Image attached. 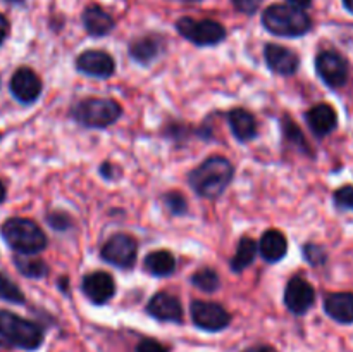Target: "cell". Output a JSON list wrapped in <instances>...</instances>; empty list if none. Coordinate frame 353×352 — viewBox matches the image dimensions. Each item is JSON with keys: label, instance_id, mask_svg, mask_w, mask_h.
I'll use <instances>...</instances> for the list:
<instances>
[{"label": "cell", "instance_id": "6da1fadb", "mask_svg": "<svg viewBox=\"0 0 353 352\" xmlns=\"http://www.w3.org/2000/svg\"><path fill=\"white\" fill-rule=\"evenodd\" d=\"M234 168L223 155H212L205 159L193 171H190L188 183L196 195L205 199H217L224 193L231 182H233Z\"/></svg>", "mask_w": 353, "mask_h": 352}, {"label": "cell", "instance_id": "7a4b0ae2", "mask_svg": "<svg viewBox=\"0 0 353 352\" xmlns=\"http://www.w3.org/2000/svg\"><path fill=\"white\" fill-rule=\"evenodd\" d=\"M262 24L269 33L286 38L303 37L312 28L309 14L300 7L288 6V3H276L268 7L262 14Z\"/></svg>", "mask_w": 353, "mask_h": 352}, {"label": "cell", "instance_id": "3957f363", "mask_svg": "<svg viewBox=\"0 0 353 352\" xmlns=\"http://www.w3.org/2000/svg\"><path fill=\"white\" fill-rule=\"evenodd\" d=\"M43 342V331L37 323L9 311L0 309V347L34 351Z\"/></svg>", "mask_w": 353, "mask_h": 352}, {"label": "cell", "instance_id": "277c9868", "mask_svg": "<svg viewBox=\"0 0 353 352\" xmlns=\"http://www.w3.org/2000/svg\"><path fill=\"white\" fill-rule=\"evenodd\" d=\"M2 237L12 251L21 255L38 254L47 247V237L34 221L26 217H10L3 223Z\"/></svg>", "mask_w": 353, "mask_h": 352}, {"label": "cell", "instance_id": "5b68a950", "mask_svg": "<svg viewBox=\"0 0 353 352\" xmlns=\"http://www.w3.org/2000/svg\"><path fill=\"white\" fill-rule=\"evenodd\" d=\"M123 114L119 104L112 99H85L76 104L72 109V117L86 128H107L112 126Z\"/></svg>", "mask_w": 353, "mask_h": 352}, {"label": "cell", "instance_id": "8992f818", "mask_svg": "<svg viewBox=\"0 0 353 352\" xmlns=\"http://www.w3.org/2000/svg\"><path fill=\"white\" fill-rule=\"evenodd\" d=\"M176 30L186 40H190L195 45H200V47L217 45L226 38V30H224L223 24L212 19L196 21L193 17H181L176 23Z\"/></svg>", "mask_w": 353, "mask_h": 352}, {"label": "cell", "instance_id": "52a82bcc", "mask_svg": "<svg viewBox=\"0 0 353 352\" xmlns=\"http://www.w3.org/2000/svg\"><path fill=\"white\" fill-rule=\"evenodd\" d=\"M138 244L131 235L116 233L102 247V259L121 269H130L137 261Z\"/></svg>", "mask_w": 353, "mask_h": 352}, {"label": "cell", "instance_id": "ba28073f", "mask_svg": "<svg viewBox=\"0 0 353 352\" xmlns=\"http://www.w3.org/2000/svg\"><path fill=\"white\" fill-rule=\"evenodd\" d=\"M316 71L319 78L331 88H340L347 83L348 62L338 52H321L316 57Z\"/></svg>", "mask_w": 353, "mask_h": 352}, {"label": "cell", "instance_id": "9c48e42d", "mask_svg": "<svg viewBox=\"0 0 353 352\" xmlns=\"http://www.w3.org/2000/svg\"><path fill=\"white\" fill-rule=\"evenodd\" d=\"M192 320L200 330L205 331H221L231 323L230 313L223 306L205 300H193Z\"/></svg>", "mask_w": 353, "mask_h": 352}, {"label": "cell", "instance_id": "30bf717a", "mask_svg": "<svg viewBox=\"0 0 353 352\" xmlns=\"http://www.w3.org/2000/svg\"><path fill=\"white\" fill-rule=\"evenodd\" d=\"M76 69L90 78L107 79L114 75L116 62L112 55L103 50H86L76 59Z\"/></svg>", "mask_w": 353, "mask_h": 352}, {"label": "cell", "instance_id": "8fae6325", "mask_svg": "<svg viewBox=\"0 0 353 352\" xmlns=\"http://www.w3.org/2000/svg\"><path fill=\"white\" fill-rule=\"evenodd\" d=\"M316 302V290L307 280L295 276L285 289V304L293 314H305Z\"/></svg>", "mask_w": 353, "mask_h": 352}, {"label": "cell", "instance_id": "7c38bea8", "mask_svg": "<svg viewBox=\"0 0 353 352\" xmlns=\"http://www.w3.org/2000/svg\"><path fill=\"white\" fill-rule=\"evenodd\" d=\"M10 92L24 106L37 102L41 93V79L30 68H19L10 79Z\"/></svg>", "mask_w": 353, "mask_h": 352}, {"label": "cell", "instance_id": "4fadbf2b", "mask_svg": "<svg viewBox=\"0 0 353 352\" xmlns=\"http://www.w3.org/2000/svg\"><path fill=\"white\" fill-rule=\"evenodd\" d=\"M83 292L97 306L107 304L116 293L114 278L105 271H93L83 278Z\"/></svg>", "mask_w": 353, "mask_h": 352}, {"label": "cell", "instance_id": "5bb4252c", "mask_svg": "<svg viewBox=\"0 0 353 352\" xmlns=\"http://www.w3.org/2000/svg\"><path fill=\"white\" fill-rule=\"evenodd\" d=\"M265 62L272 72L281 76L295 75L300 66V59L295 52L276 43L265 47Z\"/></svg>", "mask_w": 353, "mask_h": 352}, {"label": "cell", "instance_id": "9a60e30c", "mask_svg": "<svg viewBox=\"0 0 353 352\" xmlns=\"http://www.w3.org/2000/svg\"><path fill=\"white\" fill-rule=\"evenodd\" d=\"M147 313L159 321H168V323H181L183 307L181 302L171 293L161 292L150 299L147 306Z\"/></svg>", "mask_w": 353, "mask_h": 352}, {"label": "cell", "instance_id": "2e32d148", "mask_svg": "<svg viewBox=\"0 0 353 352\" xmlns=\"http://www.w3.org/2000/svg\"><path fill=\"white\" fill-rule=\"evenodd\" d=\"M307 123H309L310 130L317 137H327L331 131H334L338 124L336 110L330 106V104H317L314 106L309 113L305 114Z\"/></svg>", "mask_w": 353, "mask_h": 352}, {"label": "cell", "instance_id": "e0dca14e", "mask_svg": "<svg viewBox=\"0 0 353 352\" xmlns=\"http://www.w3.org/2000/svg\"><path fill=\"white\" fill-rule=\"evenodd\" d=\"M324 311L334 321L343 324L353 323V293L340 292L331 293L324 300Z\"/></svg>", "mask_w": 353, "mask_h": 352}, {"label": "cell", "instance_id": "ac0fdd59", "mask_svg": "<svg viewBox=\"0 0 353 352\" xmlns=\"http://www.w3.org/2000/svg\"><path fill=\"white\" fill-rule=\"evenodd\" d=\"M83 24L92 37H105L114 30L112 16L99 6L86 7L83 12Z\"/></svg>", "mask_w": 353, "mask_h": 352}, {"label": "cell", "instance_id": "d6986e66", "mask_svg": "<svg viewBox=\"0 0 353 352\" xmlns=\"http://www.w3.org/2000/svg\"><path fill=\"white\" fill-rule=\"evenodd\" d=\"M259 252L268 262H278L288 252V242L279 230H268L259 242Z\"/></svg>", "mask_w": 353, "mask_h": 352}, {"label": "cell", "instance_id": "ffe728a7", "mask_svg": "<svg viewBox=\"0 0 353 352\" xmlns=\"http://www.w3.org/2000/svg\"><path fill=\"white\" fill-rule=\"evenodd\" d=\"M228 121H230L231 131L240 141L254 140L257 137V123L248 110L240 109V107L233 109L228 114Z\"/></svg>", "mask_w": 353, "mask_h": 352}, {"label": "cell", "instance_id": "44dd1931", "mask_svg": "<svg viewBox=\"0 0 353 352\" xmlns=\"http://www.w3.org/2000/svg\"><path fill=\"white\" fill-rule=\"evenodd\" d=\"M159 54H161V43L152 37H141L138 40L131 41L130 45L131 59L141 66L150 64L152 61H155Z\"/></svg>", "mask_w": 353, "mask_h": 352}, {"label": "cell", "instance_id": "7402d4cb", "mask_svg": "<svg viewBox=\"0 0 353 352\" xmlns=\"http://www.w3.org/2000/svg\"><path fill=\"white\" fill-rule=\"evenodd\" d=\"M176 268V259L168 251H155L145 257V269L154 276H169Z\"/></svg>", "mask_w": 353, "mask_h": 352}, {"label": "cell", "instance_id": "603a6c76", "mask_svg": "<svg viewBox=\"0 0 353 352\" xmlns=\"http://www.w3.org/2000/svg\"><path fill=\"white\" fill-rule=\"evenodd\" d=\"M257 251H259L257 242L252 240L250 237L241 238L240 244H238L236 252H234L233 259H231V262H230L231 269H233L234 273L243 271L245 268H248V266L254 262L255 255H257Z\"/></svg>", "mask_w": 353, "mask_h": 352}, {"label": "cell", "instance_id": "cb8c5ba5", "mask_svg": "<svg viewBox=\"0 0 353 352\" xmlns=\"http://www.w3.org/2000/svg\"><path fill=\"white\" fill-rule=\"evenodd\" d=\"M14 264L19 269L21 275L28 276V278H43L48 273V266L41 259H33L28 255H16Z\"/></svg>", "mask_w": 353, "mask_h": 352}, {"label": "cell", "instance_id": "d4e9b609", "mask_svg": "<svg viewBox=\"0 0 353 352\" xmlns=\"http://www.w3.org/2000/svg\"><path fill=\"white\" fill-rule=\"evenodd\" d=\"M190 282H192V285L196 286L199 290H203V292H209V293L216 292L221 285L219 275H217L212 268L199 269V271L192 276Z\"/></svg>", "mask_w": 353, "mask_h": 352}, {"label": "cell", "instance_id": "484cf974", "mask_svg": "<svg viewBox=\"0 0 353 352\" xmlns=\"http://www.w3.org/2000/svg\"><path fill=\"white\" fill-rule=\"evenodd\" d=\"M0 299L12 304H23L26 300L24 299V293L19 290V286L12 280L7 278L3 273H0Z\"/></svg>", "mask_w": 353, "mask_h": 352}, {"label": "cell", "instance_id": "4316f807", "mask_svg": "<svg viewBox=\"0 0 353 352\" xmlns=\"http://www.w3.org/2000/svg\"><path fill=\"white\" fill-rule=\"evenodd\" d=\"M281 126H283V135H285L286 140L292 141V144H295L296 147H300L302 150L309 152V144H307L305 137H303V133L300 131V128L296 126V124L293 123L290 117H285V119L281 121Z\"/></svg>", "mask_w": 353, "mask_h": 352}, {"label": "cell", "instance_id": "83f0119b", "mask_svg": "<svg viewBox=\"0 0 353 352\" xmlns=\"http://www.w3.org/2000/svg\"><path fill=\"white\" fill-rule=\"evenodd\" d=\"M162 200H164L165 207L171 211L172 216H183L188 211V206H186V199L179 192H168L162 195Z\"/></svg>", "mask_w": 353, "mask_h": 352}, {"label": "cell", "instance_id": "f1b7e54d", "mask_svg": "<svg viewBox=\"0 0 353 352\" xmlns=\"http://www.w3.org/2000/svg\"><path fill=\"white\" fill-rule=\"evenodd\" d=\"M47 223L48 226L54 228L55 231H65L72 226L71 217H69L65 213H59V211H54V213L48 214Z\"/></svg>", "mask_w": 353, "mask_h": 352}, {"label": "cell", "instance_id": "f546056e", "mask_svg": "<svg viewBox=\"0 0 353 352\" xmlns=\"http://www.w3.org/2000/svg\"><path fill=\"white\" fill-rule=\"evenodd\" d=\"M303 255H305L307 261L314 266L326 262V252L323 251V247H319V245L316 244H307L305 247H303Z\"/></svg>", "mask_w": 353, "mask_h": 352}, {"label": "cell", "instance_id": "4dcf8cb0", "mask_svg": "<svg viewBox=\"0 0 353 352\" xmlns=\"http://www.w3.org/2000/svg\"><path fill=\"white\" fill-rule=\"evenodd\" d=\"M334 202L341 209L353 211V186H341L334 192Z\"/></svg>", "mask_w": 353, "mask_h": 352}, {"label": "cell", "instance_id": "1f68e13d", "mask_svg": "<svg viewBox=\"0 0 353 352\" xmlns=\"http://www.w3.org/2000/svg\"><path fill=\"white\" fill-rule=\"evenodd\" d=\"M231 2H233V6L236 7L240 12L255 14L259 10V7H261L262 0H231Z\"/></svg>", "mask_w": 353, "mask_h": 352}, {"label": "cell", "instance_id": "d6a6232c", "mask_svg": "<svg viewBox=\"0 0 353 352\" xmlns=\"http://www.w3.org/2000/svg\"><path fill=\"white\" fill-rule=\"evenodd\" d=\"M137 352H168V349L162 344H159L157 340H150V338H148V340H141L140 344H138Z\"/></svg>", "mask_w": 353, "mask_h": 352}, {"label": "cell", "instance_id": "836d02e7", "mask_svg": "<svg viewBox=\"0 0 353 352\" xmlns=\"http://www.w3.org/2000/svg\"><path fill=\"white\" fill-rule=\"evenodd\" d=\"M7 33H9V21L0 14V45H2V41L6 40Z\"/></svg>", "mask_w": 353, "mask_h": 352}, {"label": "cell", "instance_id": "e575fe53", "mask_svg": "<svg viewBox=\"0 0 353 352\" xmlns=\"http://www.w3.org/2000/svg\"><path fill=\"white\" fill-rule=\"evenodd\" d=\"M100 171H102L103 178H112V164L110 162H103L102 168H100Z\"/></svg>", "mask_w": 353, "mask_h": 352}, {"label": "cell", "instance_id": "d590c367", "mask_svg": "<svg viewBox=\"0 0 353 352\" xmlns=\"http://www.w3.org/2000/svg\"><path fill=\"white\" fill-rule=\"evenodd\" d=\"M243 352H274V349L269 347V345H255V347L247 349Z\"/></svg>", "mask_w": 353, "mask_h": 352}, {"label": "cell", "instance_id": "8d00e7d4", "mask_svg": "<svg viewBox=\"0 0 353 352\" xmlns=\"http://www.w3.org/2000/svg\"><path fill=\"white\" fill-rule=\"evenodd\" d=\"M288 2L292 3V6L300 7V9H305V7L310 6V2H312V0H288Z\"/></svg>", "mask_w": 353, "mask_h": 352}, {"label": "cell", "instance_id": "74e56055", "mask_svg": "<svg viewBox=\"0 0 353 352\" xmlns=\"http://www.w3.org/2000/svg\"><path fill=\"white\" fill-rule=\"evenodd\" d=\"M343 6L348 12L353 14V0H343Z\"/></svg>", "mask_w": 353, "mask_h": 352}, {"label": "cell", "instance_id": "f35d334b", "mask_svg": "<svg viewBox=\"0 0 353 352\" xmlns=\"http://www.w3.org/2000/svg\"><path fill=\"white\" fill-rule=\"evenodd\" d=\"M6 200V186H3V183L0 182V204Z\"/></svg>", "mask_w": 353, "mask_h": 352}, {"label": "cell", "instance_id": "ab89813d", "mask_svg": "<svg viewBox=\"0 0 353 352\" xmlns=\"http://www.w3.org/2000/svg\"><path fill=\"white\" fill-rule=\"evenodd\" d=\"M179 2H186V3H192V2H200V0H179Z\"/></svg>", "mask_w": 353, "mask_h": 352}, {"label": "cell", "instance_id": "60d3db41", "mask_svg": "<svg viewBox=\"0 0 353 352\" xmlns=\"http://www.w3.org/2000/svg\"><path fill=\"white\" fill-rule=\"evenodd\" d=\"M7 2H12V3H19V2H23V0H7Z\"/></svg>", "mask_w": 353, "mask_h": 352}, {"label": "cell", "instance_id": "b9f144b4", "mask_svg": "<svg viewBox=\"0 0 353 352\" xmlns=\"http://www.w3.org/2000/svg\"><path fill=\"white\" fill-rule=\"evenodd\" d=\"M0 138H2V135H0Z\"/></svg>", "mask_w": 353, "mask_h": 352}]
</instances>
